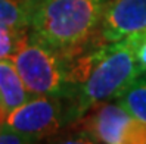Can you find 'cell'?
<instances>
[{"label": "cell", "mask_w": 146, "mask_h": 144, "mask_svg": "<svg viewBox=\"0 0 146 144\" xmlns=\"http://www.w3.org/2000/svg\"><path fill=\"white\" fill-rule=\"evenodd\" d=\"M109 0H25L31 36L64 57L92 38Z\"/></svg>", "instance_id": "cell-1"}, {"label": "cell", "mask_w": 146, "mask_h": 144, "mask_svg": "<svg viewBox=\"0 0 146 144\" xmlns=\"http://www.w3.org/2000/svg\"><path fill=\"white\" fill-rule=\"evenodd\" d=\"M140 74L136 57L124 38L96 47L92 50L87 75L75 88L71 116L81 118L92 106L118 99Z\"/></svg>", "instance_id": "cell-2"}, {"label": "cell", "mask_w": 146, "mask_h": 144, "mask_svg": "<svg viewBox=\"0 0 146 144\" xmlns=\"http://www.w3.org/2000/svg\"><path fill=\"white\" fill-rule=\"evenodd\" d=\"M62 57L53 49L30 36L12 60L31 94L61 97L71 93L68 69Z\"/></svg>", "instance_id": "cell-3"}, {"label": "cell", "mask_w": 146, "mask_h": 144, "mask_svg": "<svg viewBox=\"0 0 146 144\" xmlns=\"http://www.w3.org/2000/svg\"><path fill=\"white\" fill-rule=\"evenodd\" d=\"M84 137L105 144H146V122L115 101H102L78 118Z\"/></svg>", "instance_id": "cell-4"}, {"label": "cell", "mask_w": 146, "mask_h": 144, "mask_svg": "<svg viewBox=\"0 0 146 144\" xmlns=\"http://www.w3.org/2000/svg\"><path fill=\"white\" fill-rule=\"evenodd\" d=\"M65 115L70 113L64 112L61 97L38 96L7 113L5 124L27 135L31 141H37L61 130Z\"/></svg>", "instance_id": "cell-5"}, {"label": "cell", "mask_w": 146, "mask_h": 144, "mask_svg": "<svg viewBox=\"0 0 146 144\" xmlns=\"http://www.w3.org/2000/svg\"><path fill=\"white\" fill-rule=\"evenodd\" d=\"M100 37L106 43L146 30V0H109L100 21Z\"/></svg>", "instance_id": "cell-6"}, {"label": "cell", "mask_w": 146, "mask_h": 144, "mask_svg": "<svg viewBox=\"0 0 146 144\" xmlns=\"http://www.w3.org/2000/svg\"><path fill=\"white\" fill-rule=\"evenodd\" d=\"M30 99L21 75L12 59H0V106L7 113Z\"/></svg>", "instance_id": "cell-7"}, {"label": "cell", "mask_w": 146, "mask_h": 144, "mask_svg": "<svg viewBox=\"0 0 146 144\" xmlns=\"http://www.w3.org/2000/svg\"><path fill=\"white\" fill-rule=\"evenodd\" d=\"M134 118L146 122V72H142L117 99Z\"/></svg>", "instance_id": "cell-8"}, {"label": "cell", "mask_w": 146, "mask_h": 144, "mask_svg": "<svg viewBox=\"0 0 146 144\" xmlns=\"http://www.w3.org/2000/svg\"><path fill=\"white\" fill-rule=\"evenodd\" d=\"M28 28H18L0 22V59H12L28 40Z\"/></svg>", "instance_id": "cell-9"}, {"label": "cell", "mask_w": 146, "mask_h": 144, "mask_svg": "<svg viewBox=\"0 0 146 144\" xmlns=\"http://www.w3.org/2000/svg\"><path fill=\"white\" fill-rule=\"evenodd\" d=\"M0 22L18 28H28L25 0H0Z\"/></svg>", "instance_id": "cell-10"}, {"label": "cell", "mask_w": 146, "mask_h": 144, "mask_svg": "<svg viewBox=\"0 0 146 144\" xmlns=\"http://www.w3.org/2000/svg\"><path fill=\"white\" fill-rule=\"evenodd\" d=\"M128 47L131 49V52L136 57V62L139 65L140 71L146 72V30L134 32L131 36L124 38Z\"/></svg>", "instance_id": "cell-11"}, {"label": "cell", "mask_w": 146, "mask_h": 144, "mask_svg": "<svg viewBox=\"0 0 146 144\" xmlns=\"http://www.w3.org/2000/svg\"><path fill=\"white\" fill-rule=\"evenodd\" d=\"M22 143H33V141L27 135L11 128L9 125L0 124V144H22Z\"/></svg>", "instance_id": "cell-12"}, {"label": "cell", "mask_w": 146, "mask_h": 144, "mask_svg": "<svg viewBox=\"0 0 146 144\" xmlns=\"http://www.w3.org/2000/svg\"><path fill=\"white\" fill-rule=\"evenodd\" d=\"M6 112L3 110V109H2V106H0V124H3L5 121H6Z\"/></svg>", "instance_id": "cell-13"}]
</instances>
